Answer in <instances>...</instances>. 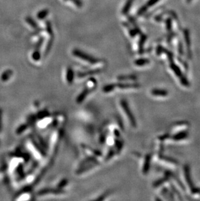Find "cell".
Masks as SVG:
<instances>
[{"mask_svg":"<svg viewBox=\"0 0 200 201\" xmlns=\"http://www.w3.org/2000/svg\"><path fill=\"white\" fill-rule=\"evenodd\" d=\"M136 78L135 76H120L118 77V80L121 81H124L127 80H135Z\"/></svg>","mask_w":200,"mask_h":201,"instance_id":"obj_24","label":"cell"},{"mask_svg":"<svg viewBox=\"0 0 200 201\" xmlns=\"http://www.w3.org/2000/svg\"><path fill=\"white\" fill-rule=\"evenodd\" d=\"M120 89H136L139 87V85L136 84H118L116 85V87Z\"/></svg>","mask_w":200,"mask_h":201,"instance_id":"obj_8","label":"cell"},{"mask_svg":"<svg viewBox=\"0 0 200 201\" xmlns=\"http://www.w3.org/2000/svg\"><path fill=\"white\" fill-rule=\"evenodd\" d=\"M100 72V70L99 69H97V70H91V71H89V72H87L86 73L84 72H81L79 74H78L80 78H83V77H85L88 76V75H91V74H97Z\"/></svg>","mask_w":200,"mask_h":201,"instance_id":"obj_18","label":"cell"},{"mask_svg":"<svg viewBox=\"0 0 200 201\" xmlns=\"http://www.w3.org/2000/svg\"><path fill=\"white\" fill-rule=\"evenodd\" d=\"M187 2H190L191 0H187Z\"/></svg>","mask_w":200,"mask_h":201,"instance_id":"obj_32","label":"cell"},{"mask_svg":"<svg viewBox=\"0 0 200 201\" xmlns=\"http://www.w3.org/2000/svg\"><path fill=\"white\" fill-rule=\"evenodd\" d=\"M116 88V85L115 84H109L104 86L103 88V91L104 93H111L113 91L114 89Z\"/></svg>","mask_w":200,"mask_h":201,"instance_id":"obj_16","label":"cell"},{"mask_svg":"<svg viewBox=\"0 0 200 201\" xmlns=\"http://www.w3.org/2000/svg\"><path fill=\"white\" fill-rule=\"evenodd\" d=\"M170 68L172 70L174 71V72L175 73L176 76H178V77H180V78H181L183 76V74L181 72V69H180L179 67L176 65L175 64L171 63L170 64Z\"/></svg>","mask_w":200,"mask_h":201,"instance_id":"obj_13","label":"cell"},{"mask_svg":"<svg viewBox=\"0 0 200 201\" xmlns=\"http://www.w3.org/2000/svg\"><path fill=\"white\" fill-rule=\"evenodd\" d=\"M148 6L146 5H143L142 7H140L139 10L138 11V13H137V14H138L139 16H140V15H142L143 14H144L145 13H146L147 9H148Z\"/></svg>","mask_w":200,"mask_h":201,"instance_id":"obj_25","label":"cell"},{"mask_svg":"<svg viewBox=\"0 0 200 201\" xmlns=\"http://www.w3.org/2000/svg\"><path fill=\"white\" fill-rule=\"evenodd\" d=\"M64 191H62L61 190H55V189H51V188H46L44 190H42L38 192L39 195H44L46 194H61L63 193Z\"/></svg>","mask_w":200,"mask_h":201,"instance_id":"obj_3","label":"cell"},{"mask_svg":"<svg viewBox=\"0 0 200 201\" xmlns=\"http://www.w3.org/2000/svg\"><path fill=\"white\" fill-rule=\"evenodd\" d=\"M25 21L26 22H27L29 24L30 26H31L34 29H37L38 27V24L37 23V22H35L34 20H33L32 18L30 17H27L25 18Z\"/></svg>","mask_w":200,"mask_h":201,"instance_id":"obj_15","label":"cell"},{"mask_svg":"<svg viewBox=\"0 0 200 201\" xmlns=\"http://www.w3.org/2000/svg\"><path fill=\"white\" fill-rule=\"evenodd\" d=\"M25 129H26L25 126H21L20 128H18V130H20V132H23V130H25Z\"/></svg>","mask_w":200,"mask_h":201,"instance_id":"obj_31","label":"cell"},{"mask_svg":"<svg viewBox=\"0 0 200 201\" xmlns=\"http://www.w3.org/2000/svg\"><path fill=\"white\" fill-rule=\"evenodd\" d=\"M44 42V38H40L39 39L38 42L37 43V45H36V49L39 50V48H40L41 46L42 45V43Z\"/></svg>","mask_w":200,"mask_h":201,"instance_id":"obj_29","label":"cell"},{"mask_svg":"<svg viewBox=\"0 0 200 201\" xmlns=\"http://www.w3.org/2000/svg\"><path fill=\"white\" fill-rule=\"evenodd\" d=\"M185 42L187 44V47L189 52L190 50V36H189V32L188 30L185 31Z\"/></svg>","mask_w":200,"mask_h":201,"instance_id":"obj_17","label":"cell"},{"mask_svg":"<svg viewBox=\"0 0 200 201\" xmlns=\"http://www.w3.org/2000/svg\"><path fill=\"white\" fill-rule=\"evenodd\" d=\"M159 1V0H149V1L147 2L146 5L148 7L153 6V5H154L155 4H156Z\"/></svg>","mask_w":200,"mask_h":201,"instance_id":"obj_28","label":"cell"},{"mask_svg":"<svg viewBox=\"0 0 200 201\" xmlns=\"http://www.w3.org/2000/svg\"><path fill=\"white\" fill-rule=\"evenodd\" d=\"M150 62V61L148 59L146 58H140L139 59H136L135 61V65L138 66H142L146 65H148Z\"/></svg>","mask_w":200,"mask_h":201,"instance_id":"obj_11","label":"cell"},{"mask_svg":"<svg viewBox=\"0 0 200 201\" xmlns=\"http://www.w3.org/2000/svg\"><path fill=\"white\" fill-rule=\"evenodd\" d=\"M151 94L155 96H166L168 93L167 90L160 89H154L151 91Z\"/></svg>","mask_w":200,"mask_h":201,"instance_id":"obj_4","label":"cell"},{"mask_svg":"<svg viewBox=\"0 0 200 201\" xmlns=\"http://www.w3.org/2000/svg\"><path fill=\"white\" fill-rule=\"evenodd\" d=\"M134 2V0H127V2H125V4L124 5L122 10H121V13L123 14H127L129 10H130L131 7L133 5V3Z\"/></svg>","mask_w":200,"mask_h":201,"instance_id":"obj_7","label":"cell"},{"mask_svg":"<svg viewBox=\"0 0 200 201\" xmlns=\"http://www.w3.org/2000/svg\"><path fill=\"white\" fill-rule=\"evenodd\" d=\"M150 161H151V156L147 155L146 156V158H145V161H144L143 168H142V171L144 173H147L149 171V169H150Z\"/></svg>","mask_w":200,"mask_h":201,"instance_id":"obj_9","label":"cell"},{"mask_svg":"<svg viewBox=\"0 0 200 201\" xmlns=\"http://www.w3.org/2000/svg\"><path fill=\"white\" fill-rule=\"evenodd\" d=\"M46 31L51 36H53V31L52 29V26L51 24V22L49 21L46 22Z\"/></svg>","mask_w":200,"mask_h":201,"instance_id":"obj_19","label":"cell"},{"mask_svg":"<svg viewBox=\"0 0 200 201\" xmlns=\"http://www.w3.org/2000/svg\"><path fill=\"white\" fill-rule=\"evenodd\" d=\"M90 92V90L88 89H84L83 91H82L78 97L77 98V104H81L82 102H83V100H85V98H87V96H88V94Z\"/></svg>","mask_w":200,"mask_h":201,"instance_id":"obj_6","label":"cell"},{"mask_svg":"<svg viewBox=\"0 0 200 201\" xmlns=\"http://www.w3.org/2000/svg\"><path fill=\"white\" fill-rule=\"evenodd\" d=\"M49 14V10L48 9H43L40 11H39L37 14V18L39 20H43Z\"/></svg>","mask_w":200,"mask_h":201,"instance_id":"obj_14","label":"cell"},{"mask_svg":"<svg viewBox=\"0 0 200 201\" xmlns=\"http://www.w3.org/2000/svg\"><path fill=\"white\" fill-rule=\"evenodd\" d=\"M146 35H142V36H141V37H140V40L139 43V51H140V52H141V51H142L143 46H144V44L145 41H146Z\"/></svg>","mask_w":200,"mask_h":201,"instance_id":"obj_20","label":"cell"},{"mask_svg":"<svg viewBox=\"0 0 200 201\" xmlns=\"http://www.w3.org/2000/svg\"><path fill=\"white\" fill-rule=\"evenodd\" d=\"M33 59L35 61H37L40 59V53L39 52V50L36 49L32 55Z\"/></svg>","mask_w":200,"mask_h":201,"instance_id":"obj_21","label":"cell"},{"mask_svg":"<svg viewBox=\"0 0 200 201\" xmlns=\"http://www.w3.org/2000/svg\"><path fill=\"white\" fill-rule=\"evenodd\" d=\"M180 81H181V84L183 85H185L186 87L187 86H189V81H188L187 80V78L185 77H184L183 76H182L181 77V80H180Z\"/></svg>","mask_w":200,"mask_h":201,"instance_id":"obj_26","label":"cell"},{"mask_svg":"<svg viewBox=\"0 0 200 201\" xmlns=\"http://www.w3.org/2000/svg\"><path fill=\"white\" fill-rule=\"evenodd\" d=\"M185 177H186V180L187 181L188 184H189V186L190 187H193V182H192V180H191V177H190V169L189 167V166H186L185 167Z\"/></svg>","mask_w":200,"mask_h":201,"instance_id":"obj_12","label":"cell"},{"mask_svg":"<svg viewBox=\"0 0 200 201\" xmlns=\"http://www.w3.org/2000/svg\"><path fill=\"white\" fill-rule=\"evenodd\" d=\"M74 78V73L73 70L69 67L67 69V71H66V80L69 84H72L73 82Z\"/></svg>","mask_w":200,"mask_h":201,"instance_id":"obj_10","label":"cell"},{"mask_svg":"<svg viewBox=\"0 0 200 201\" xmlns=\"http://www.w3.org/2000/svg\"><path fill=\"white\" fill-rule=\"evenodd\" d=\"M65 1H66V0H65Z\"/></svg>","mask_w":200,"mask_h":201,"instance_id":"obj_33","label":"cell"},{"mask_svg":"<svg viewBox=\"0 0 200 201\" xmlns=\"http://www.w3.org/2000/svg\"><path fill=\"white\" fill-rule=\"evenodd\" d=\"M120 104L121 106V108H122L124 112L125 113V115H126L128 120L130 122V124L133 127H136V120L135 119V118L133 115V114L132 113L131 110L129 108V104L127 103V102L125 100H121L120 101Z\"/></svg>","mask_w":200,"mask_h":201,"instance_id":"obj_2","label":"cell"},{"mask_svg":"<svg viewBox=\"0 0 200 201\" xmlns=\"http://www.w3.org/2000/svg\"><path fill=\"white\" fill-rule=\"evenodd\" d=\"M166 26H167V29L168 30H170V28H171V27H172L171 23H170V20H168L167 21V22H166Z\"/></svg>","mask_w":200,"mask_h":201,"instance_id":"obj_30","label":"cell"},{"mask_svg":"<svg viewBox=\"0 0 200 201\" xmlns=\"http://www.w3.org/2000/svg\"><path fill=\"white\" fill-rule=\"evenodd\" d=\"M53 43V38H52L49 41V42H48V44H47V46H46V51H45L46 54L48 53L50 51V50L52 49Z\"/></svg>","mask_w":200,"mask_h":201,"instance_id":"obj_22","label":"cell"},{"mask_svg":"<svg viewBox=\"0 0 200 201\" xmlns=\"http://www.w3.org/2000/svg\"><path fill=\"white\" fill-rule=\"evenodd\" d=\"M189 136V133L187 131H181L179 133H175V135L172 137V139L174 141H181L186 139Z\"/></svg>","mask_w":200,"mask_h":201,"instance_id":"obj_5","label":"cell"},{"mask_svg":"<svg viewBox=\"0 0 200 201\" xmlns=\"http://www.w3.org/2000/svg\"><path fill=\"white\" fill-rule=\"evenodd\" d=\"M72 53L74 56H76L78 58L84 60L85 61H87L89 62V63L92 64V65L96 64L97 63V62H100V60L99 59L93 57L91 56V55L83 52V51H81V50L74 49L72 51Z\"/></svg>","mask_w":200,"mask_h":201,"instance_id":"obj_1","label":"cell"},{"mask_svg":"<svg viewBox=\"0 0 200 201\" xmlns=\"http://www.w3.org/2000/svg\"><path fill=\"white\" fill-rule=\"evenodd\" d=\"M12 73H13V72H12V70H8L5 71V72L2 74V80H8V79L9 78L10 75L12 74Z\"/></svg>","mask_w":200,"mask_h":201,"instance_id":"obj_23","label":"cell"},{"mask_svg":"<svg viewBox=\"0 0 200 201\" xmlns=\"http://www.w3.org/2000/svg\"><path fill=\"white\" fill-rule=\"evenodd\" d=\"M70 1L72 2L78 7H81L83 6V2L81 0H70Z\"/></svg>","mask_w":200,"mask_h":201,"instance_id":"obj_27","label":"cell"}]
</instances>
